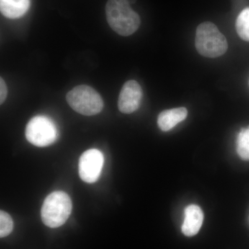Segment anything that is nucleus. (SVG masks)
Instances as JSON below:
<instances>
[{
	"label": "nucleus",
	"instance_id": "6e6552de",
	"mask_svg": "<svg viewBox=\"0 0 249 249\" xmlns=\"http://www.w3.org/2000/svg\"><path fill=\"white\" fill-rule=\"evenodd\" d=\"M184 221L181 230L187 237L196 235L200 230L204 222V213L200 207L192 204L187 206L184 211Z\"/></svg>",
	"mask_w": 249,
	"mask_h": 249
},
{
	"label": "nucleus",
	"instance_id": "423d86ee",
	"mask_svg": "<svg viewBox=\"0 0 249 249\" xmlns=\"http://www.w3.org/2000/svg\"><path fill=\"white\" fill-rule=\"evenodd\" d=\"M104 164V157L97 149H90L80 157L78 170L80 178L85 182L93 183L98 181Z\"/></svg>",
	"mask_w": 249,
	"mask_h": 249
},
{
	"label": "nucleus",
	"instance_id": "0eeeda50",
	"mask_svg": "<svg viewBox=\"0 0 249 249\" xmlns=\"http://www.w3.org/2000/svg\"><path fill=\"white\" fill-rule=\"evenodd\" d=\"M142 91L140 85L135 80H128L123 86L119 94L118 107L121 112L131 114L140 106Z\"/></svg>",
	"mask_w": 249,
	"mask_h": 249
},
{
	"label": "nucleus",
	"instance_id": "2eb2a0df",
	"mask_svg": "<svg viewBox=\"0 0 249 249\" xmlns=\"http://www.w3.org/2000/svg\"><path fill=\"white\" fill-rule=\"evenodd\" d=\"M127 1H129V4H134V3L136 2V1H137V0H127Z\"/></svg>",
	"mask_w": 249,
	"mask_h": 249
},
{
	"label": "nucleus",
	"instance_id": "ddd939ff",
	"mask_svg": "<svg viewBox=\"0 0 249 249\" xmlns=\"http://www.w3.org/2000/svg\"><path fill=\"white\" fill-rule=\"evenodd\" d=\"M14 229L12 218L7 213L0 211V237H6L11 234Z\"/></svg>",
	"mask_w": 249,
	"mask_h": 249
},
{
	"label": "nucleus",
	"instance_id": "39448f33",
	"mask_svg": "<svg viewBox=\"0 0 249 249\" xmlns=\"http://www.w3.org/2000/svg\"><path fill=\"white\" fill-rule=\"evenodd\" d=\"M25 134L28 142L35 146L47 147L56 141L58 129L49 118L37 116L28 123Z\"/></svg>",
	"mask_w": 249,
	"mask_h": 249
},
{
	"label": "nucleus",
	"instance_id": "20e7f679",
	"mask_svg": "<svg viewBox=\"0 0 249 249\" xmlns=\"http://www.w3.org/2000/svg\"><path fill=\"white\" fill-rule=\"evenodd\" d=\"M67 103L76 112L93 116L102 111L104 103L99 93L88 85H78L67 93Z\"/></svg>",
	"mask_w": 249,
	"mask_h": 249
},
{
	"label": "nucleus",
	"instance_id": "7ed1b4c3",
	"mask_svg": "<svg viewBox=\"0 0 249 249\" xmlns=\"http://www.w3.org/2000/svg\"><path fill=\"white\" fill-rule=\"evenodd\" d=\"M71 211L72 202L68 195L62 191H55L44 201L41 218L47 227L58 228L66 222Z\"/></svg>",
	"mask_w": 249,
	"mask_h": 249
},
{
	"label": "nucleus",
	"instance_id": "9b49d317",
	"mask_svg": "<svg viewBox=\"0 0 249 249\" xmlns=\"http://www.w3.org/2000/svg\"><path fill=\"white\" fill-rule=\"evenodd\" d=\"M237 152L241 159L249 160V126L241 129L237 139Z\"/></svg>",
	"mask_w": 249,
	"mask_h": 249
},
{
	"label": "nucleus",
	"instance_id": "1a4fd4ad",
	"mask_svg": "<svg viewBox=\"0 0 249 249\" xmlns=\"http://www.w3.org/2000/svg\"><path fill=\"white\" fill-rule=\"evenodd\" d=\"M188 115V110L185 107L174 108L162 111L158 116L159 127L163 132L173 128L181 121H184Z\"/></svg>",
	"mask_w": 249,
	"mask_h": 249
},
{
	"label": "nucleus",
	"instance_id": "f257e3e1",
	"mask_svg": "<svg viewBox=\"0 0 249 249\" xmlns=\"http://www.w3.org/2000/svg\"><path fill=\"white\" fill-rule=\"evenodd\" d=\"M106 16L112 30L120 36L132 35L140 26V18L127 0H108Z\"/></svg>",
	"mask_w": 249,
	"mask_h": 249
},
{
	"label": "nucleus",
	"instance_id": "4468645a",
	"mask_svg": "<svg viewBox=\"0 0 249 249\" xmlns=\"http://www.w3.org/2000/svg\"><path fill=\"white\" fill-rule=\"evenodd\" d=\"M8 89L2 78H0V103L2 104L7 96Z\"/></svg>",
	"mask_w": 249,
	"mask_h": 249
},
{
	"label": "nucleus",
	"instance_id": "9d476101",
	"mask_svg": "<svg viewBox=\"0 0 249 249\" xmlns=\"http://www.w3.org/2000/svg\"><path fill=\"white\" fill-rule=\"evenodd\" d=\"M31 6V0H0V10L5 17L17 19L24 16Z\"/></svg>",
	"mask_w": 249,
	"mask_h": 249
},
{
	"label": "nucleus",
	"instance_id": "f8f14e48",
	"mask_svg": "<svg viewBox=\"0 0 249 249\" xmlns=\"http://www.w3.org/2000/svg\"><path fill=\"white\" fill-rule=\"evenodd\" d=\"M236 30L242 40L249 42V7L244 9L237 17Z\"/></svg>",
	"mask_w": 249,
	"mask_h": 249
},
{
	"label": "nucleus",
	"instance_id": "f03ea898",
	"mask_svg": "<svg viewBox=\"0 0 249 249\" xmlns=\"http://www.w3.org/2000/svg\"><path fill=\"white\" fill-rule=\"evenodd\" d=\"M196 50L206 58H217L226 53L228 42L225 36L213 23H201L196 29Z\"/></svg>",
	"mask_w": 249,
	"mask_h": 249
}]
</instances>
